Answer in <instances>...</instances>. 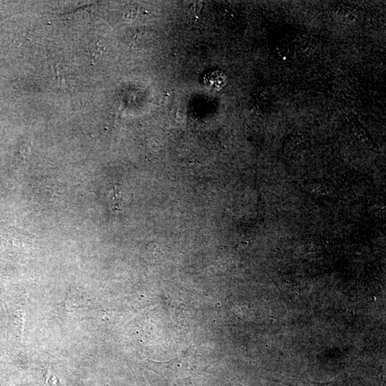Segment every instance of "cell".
I'll list each match as a JSON object with an SVG mask.
<instances>
[{"mask_svg":"<svg viewBox=\"0 0 386 386\" xmlns=\"http://www.w3.org/2000/svg\"><path fill=\"white\" fill-rule=\"evenodd\" d=\"M156 33L148 27H141L132 31L128 40L130 43L137 47H148L152 45L156 40Z\"/></svg>","mask_w":386,"mask_h":386,"instance_id":"cell-1","label":"cell"},{"mask_svg":"<svg viewBox=\"0 0 386 386\" xmlns=\"http://www.w3.org/2000/svg\"><path fill=\"white\" fill-rule=\"evenodd\" d=\"M126 14L130 19H143L147 16L148 12L145 11V8L143 7L134 5V6L129 7L126 11Z\"/></svg>","mask_w":386,"mask_h":386,"instance_id":"cell-2","label":"cell"},{"mask_svg":"<svg viewBox=\"0 0 386 386\" xmlns=\"http://www.w3.org/2000/svg\"><path fill=\"white\" fill-rule=\"evenodd\" d=\"M216 81L218 87H222V84L221 83H223V78H222L221 75H218L217 78H216V73H209V74L205 77V84H207L209 87H215Z\"/></svg>","mask_w":386,"mask_h":386,"instance_id":"cell-3","label":"cell"}]
</instances>
